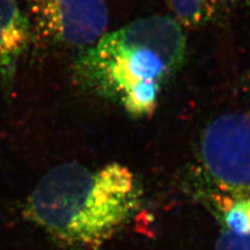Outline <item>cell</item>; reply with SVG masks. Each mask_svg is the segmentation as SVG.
Here are the masks:
<instances>
[{
    "instance_id": "6da1fadb",
    "label": "cell",
    "mask_w": 250,
    "mask_h": 250,
    "mask_svg": "<svg viewBox=\"0 0 250 250\" xmlns=\"http://www.w3.org/2000/svg\"><path fill=\"white\" fill-rule=\"evenodd\" d=\"M142 190L119 163L90 169L62 164L46 172L26 202L25 214L68 250H98L141 206Z\"/></svg>"
},
{
    "instance_id": "7a4b0ae2",
    "label": "cell",
    "mask_w": 250,
    "mask_h": 250,
    "mask_svg": "<svg viewBox=\"0 0 250 250\" xmlns=\"http://www.w3.org/2000/svg\"><path fill=\"white\" fill-rule=\"evenodd\" d=\"M186 36L168 16L132 21L99 40L74 62L76 82L85 90L120 104L130 116H150L162 85L184 65Z\"/></svg>"
},
{
    "instance_id": "3957f363",
    "label": "cell",
    "mask_w": 250,
    "mask_h": 250,
    "mask_svg": "<svg viewBox=\"0 0 250 250\" xmlns=\"http://www.w3.org/2000/svg\"><path fill=\"white\" fill-rule=\"evenodd\" d=\"M199 165L207 190L250 193V114H224L203 129Z\"/></svg>"
},
{
    "instance_id": "277c9868",
    "label": "cell",
    "mask_w": 250,
    "mask_h": 250,
    "mask_svg": "<svg viewBox=\"0 0 250 250\" xmlns=\"http://www.w3.org/2000/svg\"><path fill=\"white\" fill-rule=\"evenodd\" d=\"M31 31L53 45L88 48L105 34L104 0H28Z\"/></svg>"
},
{
    "instance_id": "5b68a950",
    "label": "cell",
    "mask_w": 250,
    "mask_h": 250,
    "mask_svg": "<svg viewBox=\"0 0 250 250\" xmlns=\"http://www.w3.org/2000/svg\"><path fill=\"white\" fill-rule=\"evenodd\" d=\"M30 37V22L17 0H0V81L6 94L13 89L19 61Z\"/></svg>"
},
{
    "instance_id": "8992f818",
    "label": "cell",
    "mask_w": 250,
    "mask_h": 250,
    "mask_svg": "<svg viewBox=\"0 0 250 250\" xmlns=\"http://www.w3.org/2000/svg\"><path fill=\"white\" fill-rule=\"evenodd\" d=\"M214 250H250V194L238 195L218 210Z\"/></svg>"
},
{
    "instance_id": "52a82bcc",
    "label": "cell",
    "mask_w": 250,
    "mask_h": 250,
    "mask_svg": "<svg viewBox=\"0 0 250 250\" xmlns=\"http://www.w3.org/2000/svg\"><path fill=\"white\" fill-rule=\"evenodd\" d=\"M177 20L186 26L206 25L214 19L221 0H168Z\"/></svg>"
},
{
    "instance_id": "ba28073f",
    "label": "cell",
    "mask_w": 250,
    "mask_h": 250,
    "mask_svg": "<svg viewBox=\"0 0 250 250\" xmlns=\"http://www.w3.org/2000/svg\"><path fill=\"white\" fill-rule=\"evenodd\" d=\"M246 2H247V4H248V7L250 9V0H246Z\"/></svg>"
}]
</instances>
